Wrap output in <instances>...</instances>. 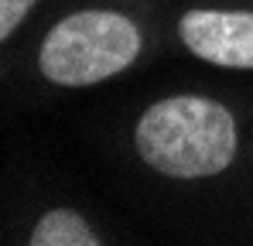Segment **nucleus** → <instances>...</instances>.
Segmentation results:
<instances>
[{"label":"nucleus","instance_id":"1","mask_svg":"<svg viewBox=\"0 0 253 246\" xmlns=\"http://www.w3.org/2000/svg\"><path fill=\"white\" fill-rule=\"evenodd\" d=\"M120 164L178 212H206L253 236V96L185 85L144 99L124 120Z\"/></svg>","mask_w":253,"mask_h":246},{"label":"nucleus","instance_id":"2","mask_svg":"<svg viewBox=\"0 0 253 246\" xmlns=\"http://www.w3.org/2000/svg\"><path fill=\"white\" fill-rule=\"evenodd\" d=\"M171 0H65L14 41H24V76L48 92H85L140 72L171 51Z\"/></svg>","mask_w":253,"mask_h":246},{"label":"nucleus","instance_id":"3","mask_svg":"<svg viewBox=\"0 0 253 246\" xmlns=\"http://www.w3.org/2000/svg\"><path fill=\"white\" fill-rule=\"evenodd\" d=\"M171 51L188 55L209 69L253 76V7L171 0Z\"/></svg>","mask_w":253,"mask_h":246},{"label":"nucleus","instance_id":"4","mask_svg":"<svg viewBox=\"0 0 253 246\" xmlns=\"http://www.w3.org/2000/svg\"><path fill=\"white\" fill-rule=\"evenodd\" d=\"M14 243L28 246H103L117 243L113 229H106L83 205H42L31 219L14 233Z\"/></svg>","mask_w":253,"mask_h":246},{"label":"nucleus","instance_id":"5","mask_svg":"<svg viewBox=\"0 0 253 246\" xmlns=\"http://www.w3.org/2000/svg\"><path fill=\"white\" fill-rule=\"evenodd\" d=\"M44 3L48 0H0V55L7 51L10 41L35 21V14L42 10Z\"/></svg>","mask_w":253,"mask_h":246},{"label":"nucleus","instance_id":"6","mask_svg":"<svg viewBox=\"0 0 253 246\" xmlns=\"http://www.w3.org/2000/svg\"><path fill=\"white\" fill-rule=\"evenodd\" d=\"M209 3H233V7H253V0H209Z\"/></svg>","mask_w":253,"mask_h":246}]
</instances>
